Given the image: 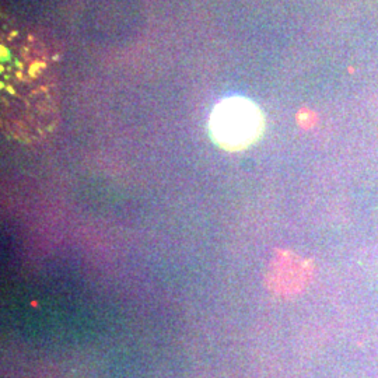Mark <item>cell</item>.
Masks as SVG:
<instances>
[{"instance_id":"cell-2","label":"cell","mask_w":378,"mask_h":378,"mask_svg":"<svg viewBox=\"0 0 378 378\" xmlns=\"http://www.w3.org/2000/svg\"><path fill=\"white\" fill-rule=\"evenodd\" d=\"M311 273L312 268L307 259L291 251H280L269 265L266 286L277 295H295L307 286Z\"/></svg>"},{"instance_id":"cell-1","label":"cell","mask_w":378,"mask_h":378,"mask_svg":"<svg viewBox=\"0 0 378 378\" xmlns=\"http://www.w3.org/2000/svg\"><path fill=\"white\" fill-rule=\"evenodd\" d=\"M265 118L254 101L228 97L217 102L209 116L212 140L225 151H241L255 144L263 133Z\"/></svg>"}]
</instances>
